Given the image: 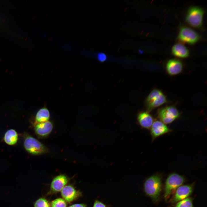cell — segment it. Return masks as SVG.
Listing matches in <instances>:
<instances>
[{
  "label": "cell",
  "mask_w": 207,
  "mask_h": 207,
  "mask_svg": "<svg viewBox=\"0 0 207 207\" xmlns=\"http://www.w3.org/2000/svg\"><path fill=\"white\" fill-rule=\"evenodd\" d=\"M150 129L153 141L158 137L169 133L172 131L160 120H156L154 121Z\"/></svg>",
  "instance_id": "cell-8"
},
{
  "label": "cell",
  "mask_w": 207,
  "mask_h": 207,
  "mask_svg": "<svg viewBox=\"0 0 207 207\" xmlns=\"http://www.w3.org/2000/svg\"><path fill=\"white\" fill-rule=\"evenodd\" d=\"M192 187L189 185L180 186L177 189L172 200L174 202H176L187 198L192 192Z\"/></svg>",
  "instance_id": "cell-10"
},
{
  "label": "cell",
  "mask_w": 207,
  "mask_h": 207,
  "mask_svg": "<svg viewBox=\"0 0 207 207\" xmlns=\"http://www.w3.org/2000/svg\"><path fill=\"white\" fill-rule=\"evenodd\" d=\"M184 181L183 177L178 174L173 173L169 175L166 181L165 198H168L173 191L183 184Z\"/></svg>",
  "instance_id": "cell-7"
},
{
  "label": "cell",
  "mask_w": 207,
  "mask_h": 207,
  "mask_svg": "<svg viewBox=\"0 0 207 207\" xmlns=\"http://www.w3.org/2000/svg\"><path fill=\"white\" fill-rule=\"evenodd\" d=\"M24 146L29 153L39 155L47 153L48 149L42 143L36 139L29 135H26L24 141Z\"/></svg>",
  "instance_id": "cell-4"
},
{
  "label": "cell",
  "mask_w": 207,
  "mask_h": 207,
  "mask_svg": "<svg viewBox=\"0 0 207 207\" xmlns=\"http://www.w3.org/2000/svg\"><path fill=\"white\" fill-rule=\"evenodd\" d=\"M5 142L7 144L13 145L15 144L18 140V135L14 129L8 130L5 133L4 138Z\"/></svg>",
  "instance_id": "cell-16"
},
{
  "label": "cell",
  "mask_w": 207,
  "mask_h": 207,
  "mask_svg": "<svg viewBox=\"0 0 207 207\" xmlns=\"http://www.w3.org/2000/svg\"><path fill=\"white\" fill-rule=\"evenodd\" d=\"M61 194L63 199L66 202H72L80 195L79 192L72 186L66 185L61 191Z\"/></svg>",
  "instance_id": "cell-12"
},
{
  "label": "cell",
  "mask_w": 207,
  "mask_h": 207,
  "mask_svg": "<svg viewBox=\"0 0 207 207\" xmlns=\"http://www.w3.org/2000/svg\"><path fill=\"white\" fill-rule=\"evenodd\" d=\"M69 207H87V205L83 204H73Z\"/></svg>",
  "instance_id": "cell-23"
},
{
  "label": "cell",
  "mask_w": 207,
  "mask_h": 207,
  "mask_svg": "<svg viewBox=\"0 0 207 207\" xmlns=\"http://www.w3.org/2000/svg\"><path fill=\"white\" fill-rule=\"evenodd\" d=\"M200 37V34L192 29L187 26H181L177 39L181 42L193 45L198 41Z\"/></svg>",
  "instance_id": "cell-5"
},
{
  "label": "cell",
  "mask_w": 207,
  "mask_h": 207,
  "mask_svg": "<svg viewBox=\"0 0 207 207\" xmlns=\"http://www.w3.org/2000/svg\"><path fill=\"white\" fill-rule=\"evenodd\" d=\"M68 182L66 176L63 175L57 176L53 180L51 184V191L54 192L61 191Z\"/></svg>",
  "instance_id": "cell-13"
},
{
  "label": "cell",
  "mask_w": 207,
  "mask_h": 207,
  "mask_svg": "<svg viewBox=\"0 0 207 207\" xmlns=\"http://www.w3.org/2000/svg\"><path fill=\"white\" fill-rule=\"evenodd\" d=\"M204 11L200 7L193 6L189 7L187 11L185 21L190 26L200 28L202 26Z\"/></svg>",
  "instance_id": "cell-2"
},
{
  "label": "cell",
  "mask_w": 207,
  "mask_h": 207,
  "mask_svg": "<svg viewBox=\"0 0 207 207\" xmlns=\"http://www.w3.org/2000/svg\"><path fill=\"white\" fill-rule=\"evenodd\" d=\"M137 119L140 126L147 129H150L154 122L153 117L148 112H142L139 113Z\"/></svg>",
  "instance_id": "cell-14"
},
{
  "label": "cell",
  "mask_w": 207,
  "mask_h": 207,
  "mask_svg": "<svg viewBox=\"0 0 207 207\" xmlns=\"http://www.w3.org/2000/svg\"><path fill=\"white\" fill-rule=\"evenodd\" d=\"M51 207H66V201L62 198H57L52 201Z\"/></svg>",
  "instance_id": "cell-19"
},
{
  "label": "cell",
  "mask_w": 207,
  "mask_h": 207,
  "mask_svg": "<svg viewBox=\"0 0 207 207\" xmlns=\"http://www.w3.org/2000/svg\"><path fill=\"white\" fill-rule=\"evenodd\" d=\"M161 187V178L158 175H154L150 177L146 180L144 184L145 193L154 200L159 197Z\"/></svg>",
  "instance_id": "cell-1"
},
{
  "label": "cell",
  "mask_w": 207,
  "mask_h": 207,
  "mask_svg": "<svg viewBox=\"0 0 207 207\" xmlns=\"http://www.w3.org/2000/svg\"><path fill=\"white\" fill-rule=\"evenodd\" d=\"M34 207H51L48 201L45 198H40L37 200L34 204Z\"/></svg>",
  "instance_id": "cell-18"
},
{
  "label": "cell",
  "mask_w": 207,
  "mask_h": 207,
  "mask_svg": "<svg viewBox=\"0 0 207 207\" xmlns=\"http://www.w3.org/2000/svg\"><path fill=\"white\" fill-rule=\"evenodd\" d=\"M167 101L166 97L163 93L159 89H154L147 97L145 103L147 110L149 112Z\"/></svg>",
  "instance_id": "cell-3"
},
{
  "label": "cell",
  "mask_w": 207,
  "mask_h": 207,
  "mask_svg": "<svg viewBox=\"0 0 207 207\" xmlns=\"http://www.w3.org/2000/svg\"><path fill=\"white\" fill-rule=\"evenodd\" d=\"M176 207H193L192 200L187 198L181 200L177 204Z\"/></svg>",
  "instance_id": "cell-20"
},
{
  "label": "cell",
  "mask_w": 207,
  "mask_h": 207,
  "mask_svg": "<svg viewBox=\"0 0 207 207\" xmlns=\"http://www.w3.org/2000/svg\"><path fill=\"white\" fill-rule=\"evenodd\" d=\"M180 114L175 107L169 106L158 110V116L160 120L164 124H170L179 118Z\"/></svg>",
  "instance_id": "cell-6"
},
{
  "label": "cell",
  "mask_w": 207,
  "mask_h": 207,
  "mask_svg": "<svg viewBox=\"0 0 207 207\" xmlns=\"http://www.w3.org/2000/svg\"><path fill=\"white\" fill-rule=\"evenodd\" d=\"M53 127L52 123L50 121L37 123L34 126L36 134L41 137H45L48 135L51 132Z\"/></svg>",
  "instance_id": "cell-11"
},
{
  "label": "cell",
  "mask_w": 207,
  "mask_h": 207,
  "mask_svg": "<svg viewBox=\"0 0 207 207\" xmlns=\"http://www.w3.org/2000/svg\"><path fill=\"white\" fill-rule=\"evenodd\" d=\"M166 69L167 73L169 75H176L182 72L183 65L180 60L177 59H172L167 62Z\"/></svg>",
  "instance_id": "cell-9"
},
{
  "label": "cell",
  "mask_w": 207,
  "mask_h": 207,
  "mask_svg": "<svg viewBox=\"0 0 207 207\" xmlns=\"http://www.w3.org/2000/svg\"><path fill=\"white\" fill-rule=\"evenodd\" d=\"M50 113L48 109L43 108L40 109L35 116L37 123L44 122L48 121L50 118Z\"/></svg>",
  "instance_id": "cell-17"
},
{
  "label": "cell",
  "mask_w": 207,
  "mask_h": 207,
  "mask_svg": "<svg viewBox=\"0 0 207 207\" xmlns=\"http://www.w3.org/2000/svg\"><path fill=\"white\" fill-rule=\"evenodd\" d=\"M171 52L174 56L181 58L188 57L189 52L188 49L182 44L179 43L175 44L172 47Z\"/></svg>",
  "instance_id": "cell-15"
},
{
  "label": "cell",
  "mask_w": 207,
  "mask_h": 207,
  "mask_svg": "<svg viewBox=\"0 0 207 207\" xmlns=\"http://www.w3.org/2000/svg\"><path fill=\"white\" fill-rule=\"evenodd\" d=\"M98 60L101 62L105 61L107 59L106 55L103 53H99L97 55Z\"/></svg>",
  "instance_id": "cell-21"
},
{
  "label": "cell",
  "mask_w": 207,
  "mask_h": 207,
  "mask_svg": "<svg viewBox=\"0 0 207 207\" xmlns=\"http://www.w3.org/2000/svg\"><path fill=\"white\" fill-rule=\"evenodd\" d=\"M93 207H106V206L101 202L96 200L94 202Z\"/></svg>",
  "instance_id": "cell-22"
}]
</instances>
